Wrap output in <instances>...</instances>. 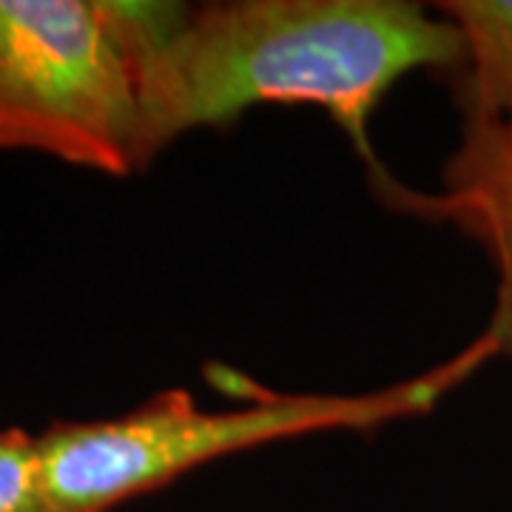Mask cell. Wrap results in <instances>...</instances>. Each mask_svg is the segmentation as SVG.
Masks as SVG:
<instances>
[{"label":"cell","mask_w":512,"mask_h":512,"mask_svg":"<svg viewBox=\"0 0 512 512\" xmlns=\"http://www.w3.org/2000/svg\"><path fill=\"white\" fill-rule=\"evenodd\" d=\"M461 37L450 74L461 126L512 120V0H441L433 6Z\"/></svg>","instance_id":"5b68a950"},{"label":"cell","mask_w":512,"mask_h":512,"mask_svg":"<svg viewBox=\"0 0 512 512\" xmlns=\"http://www.w3.org/2000/svg\"><path fill=\"white\" fill-rule=\"evenodd\" d=\"M504 353H510L504 336L487 322L467 348L441 365L370 393L265 390L242 407L202 410L188 390H163L114 419L55 421L37 436L49 495L57 512H114L245 450L419 419Z\"/></svg>","instance_id":"7a4b0ae2"},{"label":"cell","mask_w":512,"mask_h":512,"mask_svg":"<svg viewBox=\"0 0 512 512\" xmlns=\"http://www.w3.org/2000/svg\"><path fill=\"white\" fill-rule=\"evenodd\" d=\"M0 148L143 171L131 74L97 0H0Z\"/></svg>","instance_id":"3957f363"},{"label":"cell","mask_w":512,"mask_h":512,"mask_svg":"<svg viewBox=\"0 0 512 512\" xmlns=\"http://www.w3.org/2000/svg\"><path fill=\"white\" fill-rule=\"evenodd\" d=\"M97 3L131 74L143 171L197 128L259 106H311L379 185L393 177L370 137L382 100L407 74L450 77L464 55L450 20L407 0Z\"/></svg>","instance_id":"6da1fadb"},{"label":"cell","mask_w":512,"mask_h":512,"mask_svg":"<svg viewBox=\"0 0 512 512\" xmlns=\"http://www.w3.org/2000/svg\"><path fill=\"white\" fill-rule=\"evenodd\" d=\"M0 512H57L43 473L40 439L23 427L0 430Z\"/></svg>","instance_id":"8992f818"},{"label":"cell","mask_w":512,"mask_h":512,"mask_svg":"<svg viewBox=\"0 0 512 512\" xmlns=\"http://www.w3.org/2000/svg\"><path fill=\"white\" fill-rule=\"evenodd\" d=\"M373 194L387 208L456 228L484 251L495 271L490 325L512 353V120L461 126L436 191H419L390 177L373 185Z\"/></svg>","instance_id":"277c9868"}]
</instances>
